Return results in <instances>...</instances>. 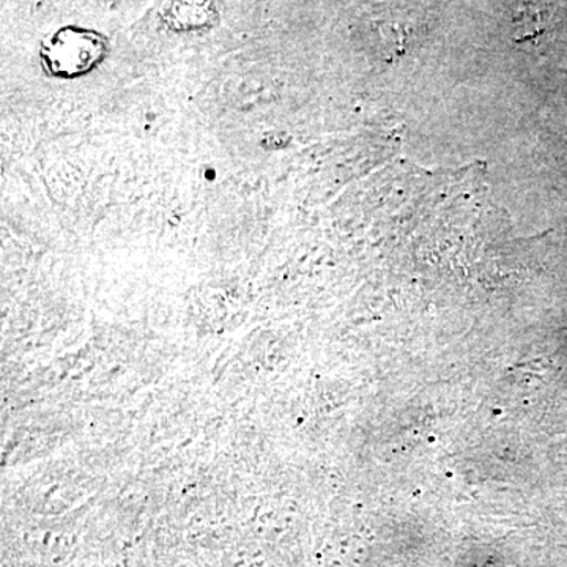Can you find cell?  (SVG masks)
Returning <instances> with one entry per match:
<instances>
[{"mask_svg":"<svg viewBox=\"0 0 567 567\" xmlns=\"http://www.w3.org/2000/svg\"><path fill=\"white\" fill-rule=\"evenodd\" d=\"M162 18L173 31L186 32L212 28L218 21L219 13L215 3L173 2L164 3Z\"/></svg>","mask_w":567,"mask_h":567,"instance_id":"7a4b0ae2","label":"cell"},{"mask_svg":"<svg viewBox=\"0 0 567 567\" xmlns=\"http://www.w3.org/2000/svg\"><path fill=\"white\" fill-rule=\"evenodd\" d=\"M107 54V41L91 29L69 25L43 40L41 63L52 78L76 80L96 69Z\"/></svg>","mask_w":567,"mask_h":567,"instance_id":"6da1fadb","label":"cell"}]
</instances>
